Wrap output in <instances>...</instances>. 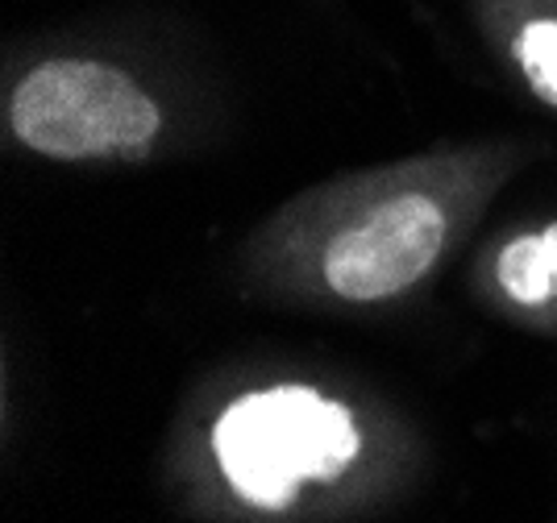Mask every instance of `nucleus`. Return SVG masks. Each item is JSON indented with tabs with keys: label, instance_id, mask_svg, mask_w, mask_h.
<instances>
[{
	"label": "nucleus",
	"instance_id": "f257e3e1",
	"mask_svg": "<svg viewBox=\"0 0 557 523\" xmlns=\"http://www.w3.org/2000/svg\"><path fill=\"white\" fill-rule=\"evenodd\" d=\"M212 453L237 499L283 511L304 482H337L362 453L358 420L317 387L250 390L221 411Z\"/></svg>",
	"mask_w": 557,
	"mask_h": 523
},
{
	"label": "nucleus",
	"instance_id": "f03ea898",
	"mask_svg": "<svg viewBox=\"0 0 557 523\" xmlns=\"http://www.w3.org/2000/svg\"><path fill=\"white\" fill-rule=\"evenodd\" d=\"M9 125L25 150L59 162L141 159L163 129V113L125 71L92 59H47L17 79Z\"/></svg>",
	"mask_w": 557,
	"mask_h": 523
},
{
	"label": "nucleus",
	"instance_id": "7ed1b4c3",
	"mask_svg": "<svg viewBox=\"0 0 557 523\" xmlns=\"http://www.w3.org/2000/svg\"><path fill=\"white\" fill-rule=\"evenodd\" d=\"M445 246V212L429 196L404 191L358 216L325 246V287L349 303H379L433 271Z\"/></svg>",
	"mask_w": 557,
	"mask_h": 523
},
{
	"label": "nucleus",
	"instance_id": "20e7f679",
	"mask_svg": "<svg viewBox=\"0 0 557 523\" xmlns=\"http://www.w3.org/2000/svg\"><path fill=\"white\" fill-rule=\"evenodd\" d=\"M495 278L511 303L541 308L557 299V225L508 241L495 258Z\"/></svg>",
	"mask_w": 557,
	"mask_h": 523
},
{
	"label": "nucleus",
	"instance_id": "39448f33",
	"mask_svg": "<svg viewBox=\"0 0 557 523\" xmlns=\"http://www.w3.org/2000/svg\"><path fill=\"white\" fill-rule=\"evenodd\" d=\"M511 59L524 71L529 88L557 109V17H536L511 38Z\"/></svg>",
	"mask_w": 557,
	"mask_h": 523
}]
</instances>
